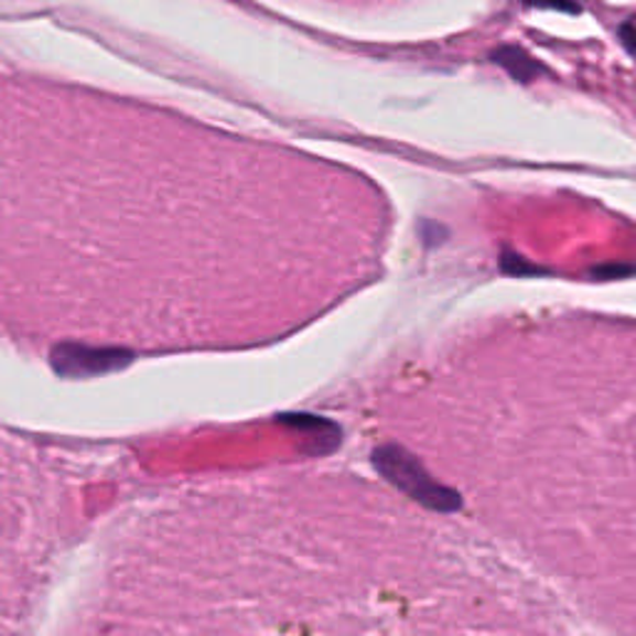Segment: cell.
<instances>
[{"label":"cell","instance_id":"1","mask_svg":"<svg viewBox=\"0 0 636 636\" xmlns=\"http://www.w3.org/2000/svg\"><path fill=\"white\" fill-rule=\"evenodd\" d=\"M374 465L390 485H396L398 491H403L420 505L430 507V510L453 513L460 507V495L450 491V487L435 483L433 477L425 473V467L420 465V460L416 455H410L406 448L400 445L376 448Z\"/></svg>","mask_w":636,"mask_h":636},{"label":"cell","instance_id":"2","mask_svg":"<svg viewBox=\"0 0 636 636\" xmlns=\"http://www.w3.org/2000/svg\"><path fill=\"white\" fill-rule=\"evenodd\" d=\"M132 354L122 348H90L63 344L53 351V366L63 376H97L130 364Z\"/></svg>","mask_w":636,"mask_h":636}]
</instances>
